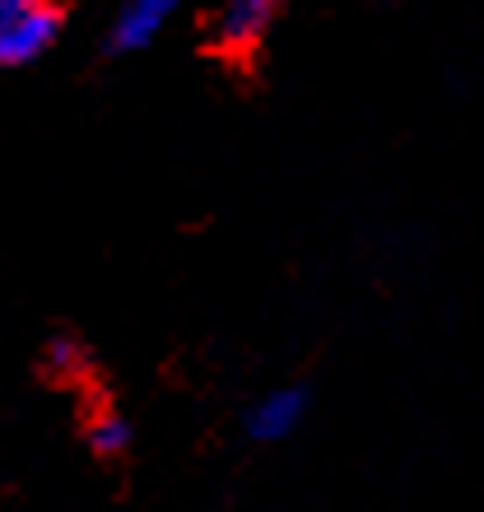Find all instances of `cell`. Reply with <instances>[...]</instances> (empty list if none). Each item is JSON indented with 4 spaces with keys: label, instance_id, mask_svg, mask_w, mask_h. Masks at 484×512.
Returning <instances> with one entry per match:
<instances>
[{
    "label": "cell",
    "instance_id": "6da1fadb",
    "mask_svg": "<svg viewBox=\"0 0 484 512\" xmlns=\"http://www.w3.org/2000/svg\"><path fill=\"white\" fill-rule=\"evenodd\" d=\"M66 28V10L38 0H0V66L38 61Z\"/></svg>",
    "mask_w": 484,
    "mask_h": 512
},
{
    "label": "cell",
    "instance_id": "7a4b0ae2",
    "mask_svg": "<svg viewBox=\"0 0 484 512\" xmlns=\"http://www.w3.org/2000/svg\"><path fill=\"white\" fill-rule=\"evenodd\" d=\"M275 24V5L270 0H229L205 19V42L224 56H247L261 47L266 28Z\"/></svg>",
    "mask_w": 484,
    "mask_h": 512
},
{
    "label": "cell",
    "instance_id": "5b68a950",
    "mask_svg": "<svg viewBox=\"0 0 484 512\" xmlns=\"http://www.w3.org/2000/svg\"><path fill=\"white\" fill-rule=\"evenodd\" d=\"M84 438H89V447L98 457H121L131 447V419L117 415L112 405H98L89 415V424H84Z\"/></svg>",
    "mask_w": 484,
    "mask_h": 512
},
{
    "label": "cell",
    "instance_id": "8992f818",
    "mask_svg": "<svg viewBox=\"0 0 484 512\" xmlns=\"http://www.w3.org/2000/svg\"><path fill=\"white\" fill-rule=\"evenodd\" d=\"M42 373L52 382H75L89 373V350H84L80 340L61 331V336L47 340V350H42Z\"/></svg>",
    "mask_w": 484,
    "mask_h": 512
},
{
    "label": "cell",
    "instance_id": "277c9868",
    "mask_svg": "<svg viewBox=\"0 0 484 512\" xmlns=\"http://www.w3.org/2000/svg\"><path fill=\"white\" fill-rule=\"evenodd\" d=\"M168 14H173V0H131V5H121L117 19H112L108 47L112 52L145 47V42H154V33L168 24Z\"/></svg>",
    "mask_w": 484,
    "mask_h": 512
},
{
    "label": "cell",
    "instance_id": "3957f363",
    "mask_svg": "<svg viewBox=\"0 0 484 512\" xmlns=\"http://www.w3.org/2000/svg\"><path fill=\"white\" fill-rule=\"evenodd\" d=\"M308 415V387H275L247 410V433L256 443H280Z\"/></svg>",
    "mask_w": 484,
    "mask_h": 512
}]
</instances>
